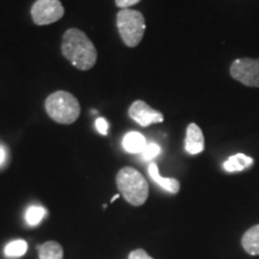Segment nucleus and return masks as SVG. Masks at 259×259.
<instances>
[{
	"label": "nucleus",
	"instance_id": "ddd939ff",
	"mask_svg": "<svg viewBox=\"0 0 259 259\" xmlns=\"http://www.w3.org/2000/svg\"><path fill=\"white\" fill-rule=\"evenodd\" d=\"M38 259H63L64 250L57 241H47L37 246Z\"/></svg>",
	"mask_w": 259,
	"mask_h": 259
},
{
	"label": "nucleus",
	"instance_id": "f03ea898",
	"mask_svg": "<svg viewBox=\"0 0 259 259\" xmlns=\"http://www.w3.org/2000/svg\"><path fill=\"white\" fill-rule=\"evenodd\" d=\"M45 108L52 120L63 125L73 124L80 114L78 100L64 90L51 94L45 102Z\"/></svg>",
	"mask_w": 259,
	"mask_h": 259
},
{
	"label": "nucleus",
	"instance_id": "0eeeda50",
	"mask_svg": "<svg viewBox=\"0 0 259 259\" xmlns=\"http://www.w3.org/2000/svg\"><path fill=\"white\" fill-rule=\"evenodd\" d=\"M128 115L132 120H135L143 127L153 124H161L164 120V116L160 111L151 108L147 102L137 100L132 103L128 108Z\"/></svg>",
	"mask_w": 259,
	"mask_h": 259
},
{
	"label": "nucleus",
	"instance_id": "f257e3e1",
	"mask_svg": "<svg viewBox=\"0 0 259 259\" xmlns=\"http://www.w3.org/2000/svg\"><path fill=\"white\" fill-rule=\"evenodd\" d=\"M61 53L80 71L93 69L97 60V51L90 38L82 30L67 29L61 42Z\"/></svg>",
	"mask_w": 259,
	"mask_h": 259
},
{
	"label": "nucleus",
	"instance_id": "9b49d317",
	"mask_svg": "<svg viewBox=\"0 0 259 259\" xmlns=\"http://www.w3.org/2000/svg\"><path fill=\"white\" fill-rule=\"evenodd\" d=\"M241 245L244 250L251 255H259V225L251 227L242 235Z\"/></svg>",
	"mask_w": 259,
	"mask_h": 259
},
{
	"label": "nucleus",
	"instance_id": "6e6552de",
	"mask_svg": "<svg viewBox=\"0 0 259 259\" xmlns=\"http://www.w3.org/2000/svg\"><path fill=\"white\" fill-rule=\"evenodd\" d=\"M204 145H205V142H204V135L202 130H200V127L197 124L191 122L186 130V151L191 155L200 154L204 150Z\"/></svg>",
	"mask_w": 259,
	"mask_h": 259
},
{
	"label": "nucleus",
	"instance_id": "9d476101",
	"mask_svg": "<svg viewBox=\"0 0 259 259\" xmlns=\"http://www.w3.org/2000/svg\"><path fill=\"white\" fill-rule=\"evenodd\" d=\"M122 147L130 154H141L147 147V141L139 132H128L122 139Z\"/></svg>",
	"mask_w": 259,
	"mask_h": 259
},
{
	"label": "nucleus",
	"instance_id": "412c9836",
	"mask_svg": "<svg viewBox=\"0 0 259 259\" xmlns=\"http://www.w3.org/2000/svg\"><path fill=\"white\" fill-rule=\"evenodd\" d=\"M119 197H120V194H115V196H114V197H113V198H112V200H111V202H114V200H116V199H118V198H119Z\"/></svg>",
	"mask_w": 259,
	"mask_h": 259
},
{
	"label": "nucleus",
	"instance_id": "f3484780",
	"mask_svg": "<svg viewBox=\"0 0 259 259\" xmlns=\"http://www.w3.org/2000/svg\"><path fill=\"white\" fill-rule=\"evenodd\" d=\"M128 259H154L153 257H150L147 252L142 248H138V250L132 251L131 253L128 254Z\"/></svg>",
	"mask_w": 259,
	"mask_h": 259
},
{
	"label": "nucleus",
	"instance_id": "2eb2a0df",
	"mask_svg": "<svg viewBox=\"0 0 259 259\" xmlns=\"http://www.w3.org/2000/svg\"><path fill=\"white\" fill-rule=\"evenodd\" d=\"M46 215V209L42 206H30L25 213V221L29 226H36Z\"/></svg>",
	"mask_w": 259,
	"mask_h": 259
},
{
	"label": "nucleus",
	"instance_id": "20e7f679",
	"mask_svg": "<svg viewBox=\"0 0 259 259\" xmlns=\"http://www.w3.org/2000/svg\"><path fill=\"white\" fill-rule=\"evenodd\" d=\"M116 27L126 46L137 47L143 40L145 32L144 16L136 10L122 9L116 15Z\"/></svg>",
	"mask_w": 259,
	"mask_h": 259
},
{
	"label": "nucleus",
	"instance_id": "aec40b11",
	"mask_svg": "<svg viewBox=\"0 0 259 259\" xmlns=\"http://www.w3.org/2000/svg\"><path fill=\"white\" fill-rule=\"evenodd\" d=\"M5 158H6V150H5V148L3 147V145H0V166L4 163Z\"/></svg>",
	"mask_w": 259,
	"mask_h": 259
},
{
	"label": "nucleus",
	"instance_id": "6ab92c4d",
	"mask_svg": "<svg viewBox=\"0 0 259 259\" xmlns=\"http://www.w3.org/2000/svg\"><path fill=\"white\" fill-rule=\"evenodd\" d=\"M139 2H141V0H115V5L118 6V8H120L121 10L130 9L131 6L138 4Z\"/></svg>",
	"mask_w": 259,
	"mask_h": 259
},
{
	"label": "nucleus",
	"instance_id": "423d86ee",
	"mask_svg": "<svg viewBox=\"0 0 259 259\" xmlns=\"http://www.w3.org/2000/svg\"><path fill=\"white\" fill-rule=\"evenodd\" d=\"M64 14V6L59 0H36L31 8L32 21L36 25L56 23Z\"/></svg>",
	"mask_w": 259,
	"mask_h": 259
},
{
	"label": "nucleus",
	"instance_id": "4468645a",
	"mask_svg": "<svg viewBox=\"0 0 259 259\" xmlns=\"http://www.w3.org/2000/svg\"><path fill=\"white\" fill-rule=\"evenodd\" d=\"M28 251V244L24 240H15L5 246V254L8 257H21Z\"/></svg>",
	"mask_w": 259,
	"mask_h": 259
},
{
	"label": "nucleus",
	"instance_id": "39448f33",
	"mask_svg": "<svg viewBox=\"0 0 259 259\" xmlns=\"http://www.w3.org/2000/svg\"><path fill=\"white\" fill-rule=\"evenodd\" d=\"M231 76L239 83L252 88H259V59L241 58L232 63Z\"/></svg>",
	"mask_w": 259,
	"mask_h": 259
},
{
	"label": "nucleus",
	"instance_id": "7ed1b4c3",
	"mask_svg": "<svg viewBox=\"0 0 259 259\" xmlns=\"http://www.w3.org/2000/svg\"><path fill=\"white\" fill-rule=\"evenodd\" d=\"M116 186L126 199V202L135 206H141L149 196L147 180L137 169L124 167L116 174Z\"/></svg>",
	"mask_w": 259,
	"mask_h": 259
},
{
	"label": "nucleus",
	"instance_id": "a211bd4d",
	"mask_svg": "<svg viewBox=\"0 0 259 259\" xmlns=\"http://www.w3.org/2000/svg\"><path fill=\"white\" fill-rule=\"evenodd\" d=\"M95 126H96L97 131H99L100 134L103 135V136L107 135V131H108V122H107L106 119L99 118L95 121Z\"/></svg>",
	"mask_w": 259,
	"mask_h": 259
},
{
	"label": "nucleus",
	"instance_id": "dca6fc26",
	"mask_svg": "<svg viewBox=\"0 0 259 259\" xmlns=\"http://www.w3.org/2000/svg\"><path fill=\"white\" fill-rule=\"evenodd\" d=\"M160 153H161L160 145H157L156 143H150V144H147V147H145L144 150L141 153V156L144 161H150L156 157Z\"/></svg>",
	"mask_w": 259,
	"mask_h": 259
},
{
	"label": "nucleus",
	"instance_id": "f8f14e48",
	"mask_svg": "<svg viewBox=\"0 0 259 259\" xmlns=\"http://www.w3.org/2000/svg\"><path fill=\"white\" fill-rule=\"evenodd\" d=\"M253 163V158L247 156L245 154H236L233 155L223 163V168L229 173L232 171H240L248 168Z\"/></svg>",
	"mask_w": 259,
	"mask_h": 259
},
{
	"label": "nucleus",
	"instance_id": "1a4fd4ad",
	"mask_svg": "<svg viewBox=\"0 0 259 259\" xmlns=\"http://www.w3.org/2000/svg\"><path fill=\"white\" fill-rule=\"evenodd\" d=\"M149 176L153 179L157 185H160L162 189L168 191V192L176 194L180 191V183L174 178H163L158 171V167L156 163H150L148 168Z\"/></svg>",
	"mask_w": 259,
	"mask_h": 259
}]
</instances>
